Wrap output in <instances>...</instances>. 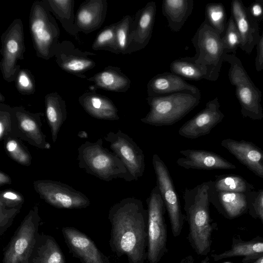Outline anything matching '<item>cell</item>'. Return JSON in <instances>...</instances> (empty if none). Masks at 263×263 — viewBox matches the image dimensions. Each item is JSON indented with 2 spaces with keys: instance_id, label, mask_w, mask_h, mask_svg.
Returning <instances> with one entry per match:
<instances>
[{
  "instance_id": "30bf717a",
  "label": "cell",
  "mask_w": 263,
  "mask_h": 263,
  "mask_svg": "<svg viewBox=\"0 0 263 263\" xmlns=\"http://www.w3.org/2000/svg\"><path fill=\"white\" fill-rule=\"evenodd\" d=\"M2 56L0 69L3 79L7 82H14L21 68L18 60L24 59L25 44L24 26L21 18H15L1 36Z\"/></svg>"
},
{
  "instance_id": "8fae6325",
  "label": "cell",
  "mask_w": 263,
  "mask_h": 263,
  "mask_svg": "<svg viewBox=\"0 0 263 263\" xmlns=\"http://www.w3.org/2000/svg\"><path fill=\"white\" fill-rule=\"evenodd\" d=\"M33 186L41 199L56 208L83 209L90 204L85 194L60 181L37 180L33 182Z\"/></svg>"
},
{
  "instance_id": "4dcf8cb0",
  "label": "cell",
  "mask_w": 263,
  "mask_h": 263,
  "mask_svg": "<svg viewBox=\"0 0 263 263\" xmlns=\"http://www.w3.org/2000/svg\"><path fill=\"white\" fill-rule=\"evenodd\" d=\"M32 254L34 255L33 257H30L28 263H65L60 248L50 237L44 238L39 247L35 245Z\"/></svg>"
},
{
  "instance_id": "c3c4849f",
  "label": "cell",
  "mask_w": 263,
  "mask_h": 263,
  "mask_svg": "<svg viewBox=\"0 0 263 263\" xmlns=\"http://www.w3.org/2000/svg\"><path fill=\"white\" fill-rule=\"evenodd\" d=\"M5 101V97L2 95L1 92H0V103H3Z\"/></svg>"
},
{
  "instance_id": "ab89813d",
  "label": "cell",
  "mask_w": 263,
  "mask_h": 263,
  "mask_svg": "<svg viewBox=\"0 0 263 263\" xmlns=\"http://www.w3.org/2000/svg\"><path fill=\"white\" fill-rule=\"evenodd\" d=\"M14 121L13 107L0 103V140L12 137Z\"/></svg>"
},
{
  "instance_id": "7c38bea8",
  "label": "cell",
  "mask_w": 263,
  "mask_h": 263,
  "mask_svg": "<svg viewBox=\"0 0 263 263\" xmlns=\"http://www.w3.org/2000/svg\"><path fill=\"white\" fill-rule=\"evenodd\" d=\"M152 164L156 185L168 213L173 235L177 237L181 232L185 216L182 213L180 200L167 167L157 154L153 155Z\"/></svg>"
},
{
  "instance_id": "e575fe53",
  "label": "cell",
  "mask_w": 263,
  "mask_h": 263,
  "mask_svg": "<svg viewBox=\"0 0 263 263\" xmlns=\"http://www.w3.org/2000/svg\"><path fill=\"white\" fill-rule=\"evenodd\" d=\"M117 23L111 24L103 28L97 35L91 48L94 50H105L119 54L116 37Z\"/></svg>"
},
{
  "instance_id": "3957f363",
  "label": "cell",
  "mask_w": 263,
  "mask_h": 263,
  "mask_svg": "<svg viewBox=\"0 0 263 263\" xmlns=\"http://www.w3.org/2000/svg\"><path fill=\"white\" fill-rule=\"evenodd\" d=\"M100 138L96 142L88 141L78 149L79 167L87 173L101 180L110 181L118 178L132 181L126 167L112 152L103 146Z\"/></svg>"
},
{
  "instance_id": "9c48e42d",
  "label": "cell",
  "mask_w": 263,
  "mask_h": 263,
  "mask_svg": "<svg viewBox=\"0 0 263 263\" xmlns=\"http://www.w3.org/2000/svg\"><path fill=\"white\" fill-rule=\"evenodd\" d=\"M40 217L36 205L22 221L4 254L3 263H28L37 239Z\"/></svg>"
},
{
  "instance_id": "603a6c76",
  "label": "cell",
  "mask_w": 263,
  "mask_h": 263,
  "mask_svg": "<svg viewBox=\"0 0 263 263\" xmlns=\"http://www.w3.org/2000/svg\"><path fill=\"white\" fill-rule=\"evenodd\" d=\"M63 233L70 249L83 263H106L93 242L84 234L72 228H64Z\"/></svg>"
},
{
  "instance_id": "7dc6e473",
  "label": "cell",
  "mask_w": 263,
  "mask_h": 263,
  "mask_svg": "<svg viewBox=\"0 0 263 263\" xmlns=\"http://www.w3.org/2000/svg\"><path fill=\"white\" fill-rule=\"evenodd\" d=\"M254 263H263V255L255 260Z\"/></svg>"
},
{
  "instance_id": "d4e9b609",
  "label": "cell",
  "mask_w": 263,
  "mask_h": 263,
  "mask_svg": "<svg viewBox=\"0 0 263 263\" xmlns=\"http://www.w3.org/2000/svg\"><path fill=\"white\" fill-rule=\"evenodd\" d=\"M93 83V89H103L116 92H125L130 88L131 81L120 67L109 65L93 76L87 78Z\"/></svg>"
},
{
  "instance_id": "8992f818",
  "label": "cell",
  "mask_w": 263,
  "mask_h": 263,
  "mask_svg": "<svg viewBox=\"0 0 263 263\" xmlns=\"http://www.w3.org/2000/svg\"><path fill=\"white\" fill-rule=\"evenodd\" d=\"M223 61L230 65L228 77L231 84L235 87L242 116L253 120H261L263 109L261 91L255 85L241 61L235 54H224Z\"/></svg>"
},
{
  "instance_id": "4316f807",
  "label": "cell",
  "mask_w": 263,
  "mask_h": 263,
  "mask_svg": "<svg viewBox=\"0 0 263 263\" xmlns=\"http://www.w3.org/2000/svg\"><path fill=\"white\" fill-rule=\"evenodd\" d=\"M45 105L52 140L55 143L59 131L67 118L66 102L57 92H53L45 96Z\"/></svg>"
},
{
  "instance_id": "ba28073f",
  "label": "cell",
  "mask_w": 263,
  "mask_h": 263,
  "mask_svg": "<svg viewBox=\"0 0 263 263\" xmlns=\"http://www.w3.org/2000/svg\"><path fill=\"white\" fill-rule=\"evenodd\" d=\"M148 212V263H158L167 252L165 206L157 185L146 200Z\"/></svg>"
},
{
  "instance_id": "60d3db41",
  "label": "cell",
  "mask_w": 263,
  "mask_h": 263,
  "mask_svg": "<svg viewBox=\"0 0 263 263\" xmlns=\"http://www.w3.org/2000/svg\"><path fill=\"white\" fill-rule=\"evenodd\" d=\"M24 202L23 195L14 190H5L0 193V204L8 207L21 208Z\"/></svg>"
},
{
  "instance_id": "d6a6232c",
  "label": "cell",
  "mask_w": 263,
  "mask_h": 263,
  "mask_svg": "<svg viewBox=\"0 0 263 263\" xmlns=\"http://www.w3.org/2000/svg\"><path fill=\"white\" fill-rule=\"evenodd\" d=\"M211 188L216 192H230L250 193L253 185L241 177L235 175H226L217 177L215 181H210Z\"/></svg>"
},
{
  "instance_id": "836d02e7",
  "label": "cell",
  "mask_w": 263,
  "mask_h": 263,
  "mask_svg": "<svg viewBox=\"0 0 263 263\" xmlns=\"http://www.w3.org/2000/svg\"><path fill=\"white\" fill-rule=\"evenodd\" d=\"M3 141L5 152L11 159L23 166L31 165L32 156L21 139L15 137H8Z\"/></svg>"
},
{
  "instance_id": "5b68a950",
  "label": "cell",
  "mask_w": 263,
  "mask_h": 263,
  "mask_svg": "<svg viewBox=\"0 0 263 263\" xmlns=\"http://www.w3.org/2000/svg\"><path fill=\"white\" fill-rule=\"evenodd\" d=\"M29 24L36 56L45 60L54 57L55 49L60 42V30L55 17L43 0L32 3Z\"/></svg>"
},
{
  "instance_id": "d6986e66",
  "label": "cell",
  "mask_w": 263,
  "mask_h": 263,
  "mask_svg": "<svg viewBox=\"0 0 263 263\" xmlns=\"http://www.w3.org/2000/svg\"><path fill=\"white\" fill-rule=\"evenodd\" d=\"M181 157L177 161V165L185 169L212 170L234 169L235 165L220 155L208 151L187 149L179 152Z\"/></svg>"
},
{
  "instance_id": "484cf974",
  "label": "cell",
  "mask_w": 263,
  "mask_h": 263,
  "mask_svg": "<svg viewBox=\"0 0 263 263\" xmlns=\"http://www.w3.org/2000/svg\"><path fill=\"white\" fill-rule=\"evenodd\" d=\"M251 193L246 194L230 192H216L211 189L210 185V201L217 208L222 209L229 217L235 218L242 214L248 208V197Z\"/></svg>"
},
{
  "instance_id": "6da1fadb",
  "label": "cell",
  "mask_w": 263,
  "mask_h": 263,
  "mask_svg": "<svg viewBox=\"0 0 263 263\" xmlns=\"http://www.w3.org/2000/svg\"><path fill=\"white\" fill-rule=\"evenodd\" d=\"M110 245L119 256L125 255L129 263H145L148 251V212L142 201L130 197L110 209Z\"/></svg>"
},
{
  "instance_id": "83f0119b",
  "label": "cell",
  "mask_w": 263,
  "mask_h": 263,
  "mask_svg": "<svg viewBox=\"0 0 263 263\" xmlns=\"http://www.w3.org/2000/svg\"><path fill=\"white\" fill-rule=\"evenodd\" d=\"M193 0H163L162 11L168 22V26L174 32H179L191 14Z\"/></svg>"
},
{
  "instance_id": "44dd1931",
  "label": "cell",
  "mask_w": 263,
  "mask_h": 263,
  "mask_svg": "<svg viewBox=\"0 0 263 263\" xmlns=\"http://www.w3.org/2000/svg\"><path fill=\"white\" fill-rule=\"evenodd\" d=\"M108 4L106 0H87L81 4L76 14V25L79 32L92 33L105 21Z\"/></svg>"
},
{
  "instance_id": "277c9868",
  "label": "cell",
  "mask_w": 263,
  "mask_h": 263,
  "mask_svg": "<svg viewBox=\"0 0 263 263\" xmlns=\"http://www.w3.org/2000/svg\"><path fill=\"white\" fill-rule=\"evenodd\" d=\"M201 94L177 92L166 96L147 97L149 111L141 119L155 126L172 125L181 120L200 103Z\"/></svg>"
},
{
  "instance_id": "cb8c5ba5",
  "label": "cell",
  "mask_w": 263,
  "mask_h": 263,
  "mask_svg": "<svg viewBox=\"0 0 263 263\" xmlns=\"http://www.w3.org/2000/svg\"><path fill=\"white\" fill-rule=\"evenodd\" d=\"M78 101L84 110L93 118L110 121L120 119L118 110L113 102L94 91L83 93L79 97Z\"/></svg>"
},
{
  "instance_id": "8d00e7d4",
  "label": "cell",
  "mask_w": 263,
  "mask_h": 263,
  "mask_svg": "<svg viewBox=\"0 0 263 263\" xmlns=\"http://www.w3.org/2000/svg\"><path fill=\"white\" fill-rule=\"evenodd\" d=\"M221 41L224 53L235 54L237 48L240 46V38L232 15L227 21L225 31L221 36Z\"/></svg>"
},
{
  "instance_id": "b9f144b4",
  "label": "cell",
  "mask_w": 263,
  "mask_h": 263,
  "mask_svg": "<svg viewBox=\"0 0 263 263\" xmlns=\"http://www.w3.org/2000/svg\"><path fill=\"white\" fill-rule=\"evenodd\" d=\"M21 209L0 204L1 235L10 226L14 218L20 212Z\"/></svg>"
},
{
  "instance_id": "7a4b0ae2",
  "label": "cell",
  "mask_w": 263,
  "mask_h": 263,
  "mask_svg": "<svg viewBox=\"0 0 263 263\" xmlns=\"http://www.w3.org/2000/svg\"><path fill=\"white\" fill-rule=\"evenodd\" d=\"M210 181L193 188H185L183 193L185 218L189 225V240L195 252L201 255L210 250L212 227L209 212Z\"/></svg>"
},
{
  "instance_id": "f6af8a7d",
  "label": "cell",
  "mask_w": 263,
  "mask_h": 263,
  "mask_svg": "<svg viewBox=\"0 0 263 263\" xmlns=\"http://www.w3.org/2000/svg\"><path fill=\"white\" fill-rule=\"evenodd\" d=\"M256 56L255 59V68L257 71L263 70V32L256 46Z\"/></svg>"
},
{
  "instance_id": "2e32d148",
  "label": "cell",
  "mask_w": 263,
  "mask_h": 263,
  "mask_svg": "<svg viewBox=\"0 0 263 263\" xmlns=\"http://www.w3.org/2000/svg\"><path fill=\"white\" fill-rule=\"evenodd\" d=\"M224 114L220 109L217 97L206 103L204 109L184 123L179 129L180 136L196 139L209 134L223 120Z\"/></svg>"
},
{
  "instance_id": "d590c367",
  "label": "cell",
  "mask_w": 263,
  "mask_h": 263,
  "mask_svg": "<svg viewBox=\"0 0 263 263\" xmlns=\"http://www.w3.org/2000/svg\"><path fill=\"white\" fill-rule=\"evenodd\" d=\"M205 20L209 25L216 30L221 37L226 27L227 14L224 6L221 3L207 4L205 9Z\"/></svg>"
},
{
  "instance_id": "9a60e30c",
  "label": "cell",
  "mask_w": 263,
  "mask_h": 263,
  "mask_svg": "<svg viewBox=\"0 0 263 263\" xmlns=\"http://www.w3.org/2000/svg\"><path fill=\"white\" fill-rule=\"evenodd\" d=\"M93 52L83 51L70 41L59 42L55 49L54 57L58 66L63 70L81 79H87L84 73L96 65L91 57Z\"/></svg>"
},
{
  "instance_id": "1f68e13d",
  "label": "cell",
  "mask_w": 263,
  "mask_h": 263,
  "mask_svg": "<svg viewBox=\"0 0 263 263\" xmlns=\"http://www.w3.org/2000/svg\"><path fill=\"white\" fill-rule=\"evenodd\" d=\"M170 67L171 72L189 80L199 81L207 78V68L192 61L190 57L173 61Z\"/></svg>"
},
{
  "instance_id": "7402d4cb",
  "label": "cell",
  "mask_w": 263,
  "mask_h": 263,
  "mask_svg": "<svg viewBox=\"0 0 263 263\" xmlns=\"http://www.w3.org/2000/svg\"><path fill=\"white\" fill-rule=\"evenodd\" d=\"M201 94L200 90L172 72H166L152 78L147 84L148 97L166 96L177 92Z\"/></svg>"
},
{
  "instance_id": "ac0fdd59",
  "label": "cell",
  "mask_w": 263,
  "mask_h": 263,
  "mask_svg": "<svg viewBox=\"0 0 263 263\" xmlns=\"http://www.w3.org/2000/svg\"><path fill=\"white\" fill-rule=\"evenodd\" d=\"M231 11L240 35L239 48L250 54L260 39L258 23L251 17L240 0L232 1Z\"/></svg>"
},
{
  "instance_id": "5bb4252c",
  "label": "cell",
  "mask_w": 263,
  "mask_h": 263,
  "mask_svg": "<svg viewBox=\"0 0 263 263\" xmlns=\"http://www.w3.org/2000/svg\"><path fill=\"white\" fill-rule=\"evenodd\" d=\"M14 121L12 137L20 138L32 146L42 149H49L50 144L42 131V112H32L23 106L13 107Z\"/></svg>"
},
{
  "instance_id": "74e56055",
  "label": "cell",
  "mask_w": 263,
  "mask_h": 263,
  "mask_svg": "<svg viewBox=\"0 0 263 263\" xmlns=\"http://www.w3.org/2000/svg\"><path fill=\"white\" fill-rule=\"evenodd\" d=\"M133 21L132 17L127 15L116 23V37L119 54H124L128 47Z\"/></svg>"
},
{
  "instance_id": "f1b7e54d",
  "label": "cell",
  "mask_w": 263,
  "mask_h": 263,
  "mask_svg": "<svg viewBox=\"0 0 263 263\" xmlns=\"http://www.w3.org/2000/svg\"><path fill=\"white\" fill-rule=\"evenodd\" d=\"M54 17L69 34L78 39L79 31L76 25L74 0H43Z\"/></svg>"
},
{
  "instance_id": "f907efd6",
  "label": "cell",
  "mask_w": 263,
  "mask_h": 263,
  "mask_svg": "<svg viewBox=\"0 0 263 263\" xmlns=\"http://www.w3.org/2000/svg\"><path fill=\"white\" fill-rule=\"evenodd\" d=\"M261 1H262V2H263V0H261Z\"/></svg>"
},
{
  "instance_id": "f546056e",
  "label": "cell",
  "mask_w": 263,
  "mask_h": 263,
  "mask_svg": "<svg viewBox=\"0 0 263 263\" xmlns=\"http://www.w3.org/2000/svg\"><path fill=\"white\" fill-rule=\"evenodd\" d=\"M263 255V242L242 241L233 243L232 248L222 254L213 255L214 260L217 261L225 258L245 256L243 262L256 260Z\"/></svg>"
},
{
  "instance_id": "7bdbcfd3",
  "label": "cell",
  "mask_w": 263,
  "mask_h": 263,
  "mask_svg": "<svg viewBox=\"0 0 263 263\" xmlns=\"http://www.w3.org/2000/svg\"><path fill=\"white\" fill-rule=\"evenodd\" d=\"M251 17L256 21H263V2L261 0H256L247 8Z\"/></svg>"
},
{
  "instance_id": "bcb514c9",
  "label": "cell",
  "mask_w": 263,
  "mask_h": 263,
  "mask_svg": "<svg viewBox=\"0 0 263 263\" xmlns=\"http://www.w3.org/2000/svg\"><path fill=\"white\" fill-rule=\"evenodd\" d=\"M12 183V180L10 176L3 172L0 171V186H2L6 184H10Z\"/></svg>"
},
{
  "instance_id": "681fc988",
  "label": "cell",
  "mask_w": 263,
  "mask_h": 263,
  "mask_svg": "<svg viewBox=\"0 0 263 263\" xmlns=\"http://www.w3.org/2000/svg\"><path fill=\"white\" fill-rule=\"evenodd\" d=\"M222 263H231V262H222Z\"/></svg>"
},
{
  "instance_id": "ee69618b",
  "label": "cell",
  "mask_w": 263,
  "mask_h": 263,
  "mask_svg": "<svg viewBox=\"0 0 263 263\" xmlns=\"http://www.w3.org/2000/svg\"><path fill=\"white\" fill-rule=\"evenodd\" d=\"M253 205L254 209L263 222V190L254 192Z\"/></svg>"
},
{
  "instance_id": "f35d334b",
  "label": "cell",
  "mask_w": 263,
  "mask_h": 263,
  "mask_svg": "<svg viewBox=\"0 0 263 263\" xmlns=\"http://www.w3.org/2000/svg\"><path fill=\"white\" fill-rule=\"evenodd\" d=\"M14 82L16 88L21 95H31L36 91L34 76L27 69L20 68L17 73Z\"/></svg>"
},
{
  "instance_id": "e0dca14e",
  "label": "cell",
  "mask_w": 263,
  "mask_h": 263,
  "mask_svg": "<svg viewBox=\"0 0 263 263\" xmlns=\"http://www.w3.org/2000/svg\"><path fill=\"white\" fill-rule=\"evenodd\" d=\"M156 13L155 2L147 3L135 14L131 27L128 47L124 54L144 49L152 37Z\"/></svg>"
},
{
  "instance_id": "4fadbf2b",
  "label": "cell",
  "mask_w": 263,
  "mask_h": 263,
  "mask_svg": "<svg viewBox=\"0 0 263 263\" xmlns=\"http://www.w3.org/2000/svg\"><path fill=\"white\" fill-rule=\"evenodd\" d=\"M104 139L123 162L132 181L137 180L143 176L145 167L144 155L130 137L119 129L116 133L109 132Z\"/></svg>"
},
{
  "instance_id": "52a82bcc",
  "label": "cell",
  "mask_w": 263,
  "mask_h": 263,
  "mask_svg": "<svg viewBox=\"0 0 263 263\" xmlns=\"http://www.w3.org/2000/svg\"><path fill=\"white\" fill-rule=\"evenodd\" d=\"M196 54L190 59L207 68V80L216 81L223 61L224 52L221 37L204 19L192 38Z\"/></svg>"
},
{
  "instance_id": "ffe728a7",
  "label": "cell",
  "mask_w": 263,
  "mask_h": 263,
  "mask_svg": "<svg viewBox=\"0 0 263 263\" xmlns=\"http://www.w3.org/2000/svg\"><path fill=\"white\" fill-rule=\"evenodd\" d=\"M221 145L254 174L263 179V151L260 148L251 142L230 138L222 140Z\"/></svg>"
}]
</instances>
